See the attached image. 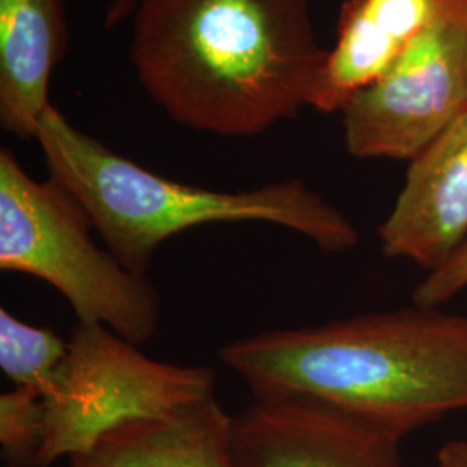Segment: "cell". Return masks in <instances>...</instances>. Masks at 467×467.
Returning a JSON list of instances; mask_svg holds the SVG:
<instances>
[{
	"instance_id": "7",
	"label": "cell",
	"mask_w": 467,
	"mask_h": 467,
	"mask_svg": "<svg viewBox=\"0 0 467 467\" xmlns=\"http://www.w3.org/2000/svg\"><path fill=\"white\" fill-rule=\"evenodd\" d=\"M400 441L303 399L254 400L234 418L237 467H403Z\"/></svg>"
},
{
	"instance_id": "15",
	"label": "cell",
	"mask_w": 467,
	"mask_h": 467,
	"mask_svg": "<svg viewBox=\"0 0 467 467\" xmlns=\"http://www.w3.org/2000/svg\"><path fill=\"white\" fill-rule=\"evenodd\" d=\"M436 467H467V440L447 441L438 451Z\"/></svg>"
},
{
	"instance_id": "2",
	"label": "cell",
	"mask_w": 467,
	"mask_h": 467,
	"mask_svg": "<svg viewBox=\"0 0 467 467\" xmlns=\"http://www.w3.org/2000/svg\"><path fill=\"white\" fill-rule=\"evenodd\" d=\"M218 357L254 400L316 401L399 438L467 409V317L438 308L264 331Z\"/></svg>"
},
{
	"instance_id": "11",
	"label": "cell",
	"mask_w": 467,
	"mask_h": 467,
	"mask_svg": "<svg viewBox=\"0 0 467 467\" xmlns=\"http://www.w3.org/2000/svg\"><path fill=\"white\" fill-rule=\"evenodd\" d=\"M69 44L65 0H0V127L23 140L52 106L50 78Z\"/></svg>"
},
{
	"instance_id": "12",
	"label": "cell",
	"mask_w": 467,
	"mask_h": 467,
	"mask_svg": "<svg viewBox=\"0 0 467 467\" xmlns=\"http://www.w3.org/2000/svg\"><path fill=\"white\" fill-rule=\"evenodd\" d=\"M69 343L47 327L0 310V368L17 388L50 397L63 381Z\"/></svg>"
},
{
	"instance_id": "4",
	"label": "cell",
	"mask_w": 467,
	"mask_h": 467,
	"mask_svg": "<svg viewBox=\"0 0 467 467\" xmlns=\"http://www.w3.org/2000/svg\"><path fill=\"white\" fill-rule=\"evenodd\" d=\"M92 229L63 185L52 177L35 181L11 148L0 150V268L50 284L78 322L144 345L161 322L160 295L148 277L100 248Z\"/></svg>"
},
{
	"instance_id": "1",
	"label": "cell",
	"mask_w": 467,
	"mask_h": 467,
	"mask_svg": "<svg viewBox=\"0 0 467 467\" xmlns=\"http://www.w3.org/2000/svg\"><path fill=\"white\" fill-rule=\"evenodd\" d=\"M308 0H139L130 59L185 129L256 137L308 106L324 63Z\"/></svg>"
},
{
	"instance_id": "3",
	"label": "cell",
	"mask_w": 467,
	"mask_h": 467,
	"mask_svg": "<svg viewBox=\"0 0 467 467\" xmlns=\"http://www.w3.org/2000/svg\"><path fill=\"white\" fill-rule=\"evenodd\" d=\"M34 140L49 177L84 206L106 248L142 277L165 241L210 223H274L327 253L351 250L360 241L350 218L301 181L239 192L181 184L85 134L54 104L40 118Z\"/></svg>"
},
{
	"instance_id": "13",
	"label": "cell",
	"mask_w": 467,
	"mask_h": 467,
	"mask_svg": "<svg viewBox=\"0 0 467 467\" xmlns=\"http://www.w3.org/2000/svg\"><path fill=\"white\" fill-rule=\"evenodd\" d=\"M46 407L38 393L15 386L0 397V449L7 467H38Z\"/></svg>"
},
{
	"instance_id": "6",
	"label": "cell",
	"mask_w": 467,
	"mask_h": 467,
	"mask_svg": "<svg viewBox=\"0 0 467 467\" xmlns=\"http://www.w3.org/2000/svg\"><path fill=\"white\" fill-rule=\"evenodd\" d=\"M466 108L467 0H459L341 111L347 150L412 160Z\"/></svg>"
},
{
	"instance_id": "9",
	"label": "cell",
	"mask_w": 467,
	"mask_h": 467,
	"mask_svg": "<svg viewBox=\"0 0 467 467\" xmlns=\"http://www.w3.org/2000/svg\"><path fill=\"white\" fill-rule=\"evenodd\" d=\"M459 0H345L308 106L343 111Z\"/></svg>"
},
{
	"instance_id": "8",
	"label": "cell",
	"mask_w": 467,
	"mask_h": 467,
	"mask_svg": "<svg viewBox=\"0 0 467 467\" xmlns=\"http://www.w3.org/2000/svg\"><path fill=\"white\" fill-rule=\"evenodd\" d=\"M467 241V108L410 160L379 227L381 253L433 272Z\"/></svg>"
},
{
	"instance_id": "16",
	"label": "cell",
	"mask_w": 467,
	"mask_h": 467,
	"mask_svg": "<svg viewBox=\"0 0 467 467\" xmlns=\"http://www.w3.org/2000/svg\"><path fill=\"white\" fill-rule=\"evenodd\" d=\"M139 0H115L113 5L108 11V17H106V26L113 28L119 25L123 19L134 15L135 7H137Z\"/></svg>"
},
{
	"instance_id": "5",
	"label": "cell",
	"mask_w": 467,
	"mask_h": 467,
	"mask_svg": "<svg viewBox=\"0 0 467 467\" xmlns=\"http://www.w3.org/2000/svg\"><path fill=\"white\" fill-rule=\"evenodd\" d=\"M59 388L44 400L46 440L38 467L88 451L132 419L158 418L215 395V374L152 360L100 324L77 322Z\"/></svg>"
},
{
	"instance_id": "10",
	"label": "cell",
	"mask_w": 467,
	"mask_h": 467,
	"mask_svg": "<svg viewBox=\"0 0 467 467\" xmlns=\"http://www.w3.org/2000/svg\"><path fill=\"white\" fill-rule=\"evenodd\" d=\"M69 461L71 467H237L234 418L212 395L165 416L121 422Z\"/></svg>"
},
{
	"instance_id": "14",
	"label": "cell",
	"mask_w": 467,
	"mask_h": 467,
	"mask_svg": "<svg viewBox=\"0 0 467 467\" xmlns=\"http://www.w3.org/2000/svg\"><path fill=\"white\" fill-rule=\"evenodd\" d=\"M467 287V241L449 262L430 272L414 289L412 301L420 308H438Z\"/></svg>"
}]
</instances>
